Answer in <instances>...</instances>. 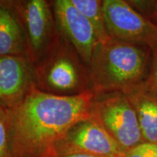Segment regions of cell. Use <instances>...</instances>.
I'll use <instances>...</instances> for the list:
<instances>
[{"label":"cell","instance_id":"13","mask_svg":"<svg viewBox=\"0 0 157 157\" xmlns=\"http://www.w3.org/2000/svg\"><path fill=\"white\" fill-rule=\"evenodd\" d=\"M0 157H15L12 146V122L10 109L0 103Z\"/></svg>","mask_w":157,"mask_h":157},{"label":"cell","instance_id":"11","mask_svg":"<svg viewBox=\"0 0 157 157\" xmlns=\"http://www.w3.org/2000/svg\"><path fill=\"white\" fill-rule=\"evenodd\" d=\"M125 95L136 111L143 139L157 143V94L140 85Z\"/></svg>","mask_w":157,"mask_h":157},{"label":"cell","instance_id":"2","mask_svg":"<svg viewBox=\"0 0 157 157\" xmlns=\"http://www.w3.org/2000/svg\"><path fill=\"white\" fill-rule=\"evenodd\" d=\"M146 63L137 44L111 38L98 45L88 65L90 89L96 95L128 93L140 85Z\"/></svg>","mask_w":157,"mask_h":157},{"label":"cell","instance_id":"1","mask_svg":"<svg viewBox=\"0 0 157 157\" xmlns=\"http://www.w3.org/2000/svg\"><path fill=\"white\" fill-rule=\"evenodd\" d=\"M97 95L93 90L74 95L42 91L35 84L10 109L15 157H51L55 146L78 121L93 116Z\"/></svg>","mask_w":157,"mask_h":157},{"label":"cell","instance_id":"7","mask_svg":"<svg viewBox=\"0 0 157 157\" xmlns=\"http://www.w3.org/2000/svg\"><path fill=\"white\" fill-rule=\"evenodd\" d=\"M56 154L78 152L99 157H123L124 150L93 116L78 121L55 146Z\"/></svg>","mask_w":157,"mask_h":157},{"label":"cell","instance_id":"10","mask_svg":"<svg viewBox=\"0 0 157 157\" xmlns=\"http://www.w3.org/2000/svg\"><path fill=\"white\" fill-rule=\"evenodd\" d=\"M26 41L14 1L0 0V56H25Z\"/></svg>","mask_w":157,"mask_h":157},{"label":"cell","instance_id":"9","mask_svg":"<svg viewBox=\"0 0 157 157\" xmlns=\"http://www.w3.org/2000/svg\"><path fill=\"white\" fill-rule=\"evenodd\" d=\"M34 84V67L26 56H0V103L12 109Z\"/></svg>","mask_w":157,"mask_h":157},{"label":"cell","instance_id":"3","mask_svg":"<svg viewBox=\"0 0 157 157\" xmlns=\"http://www.w3.org/2000/svg\"><path fill=\"white\" fill-rule=\"evenodd\" d=\"M34 77L37 88L55 95H74L91 90L87 65L61 34L34 66Z\"/></svg>","mask_w":157,"mask_h":157},{"label":"cell","instance_id":"5","mask_svg":"<svg viewBox=\"0 0 157 157\" xmlns=\"http://www.w3.org/2000/svg\"><path fill=\"white\" fill-rule=\"evenodd\" d=\"M93 114L124 151L140 143L143 137L136 111L125 94L111 93L96 100Z\"/></svg>","mask_w":157,"mask_h":157},{"label":"cell","instance_id":"17","mask_svg":"<svg viewBox=\"0 0 157 157\" xmlns=\"http://www.w3.org/2000/svg\"><path fill=\"white\" fill-rule=\"evenodd\" d=\"M52 157H54V156H52Z\"/></svg>","mask_w":157,"mask_h":157},{"label":"cell","instance_id":"12","mask_svg":"<svg viewBox=\"0 0 157 157\" xmlns=\"http://www.w3.org/2000/svg\"><path fill=\"white\" fill-rule=\"evenodd\" d=\"M71 3L83 14L93 27L98 42L103 44L111 39L105 28L102 9V1L99 0H71Z\"/></svg>","mask_w":157,"mask_h":157},{"label":"cell","instance_id":"15","mask_svg":"<svg viewBox=\"0 0 157 157\" xmlns=\"http://www.w3.org/2000/svg\"><path fill=\"white\" fill-rule=\"evenodd\" d=\"M151 90L157 94V52L155 54L151 75Z\"/></svg>","mask_w":157,"mask_h":157},{"label":"cell","instance_id":"14","mask_svg":"<svg viewBox=\"0 0 157 157\" xmlns=\"http://www.w3.org/2000/svg\"><path fill=\"white\" fill-rule=\"evenodd\" d=\"M123 157H157V143H140L125 151Z\"/></svg>","mask_w":157,"mask_h":157},{"label":"cell","instance_id":"4","mask_svg":"<svg viewBox=\"0 0 157 157\" xmlns=\"http://www.w3.org/2000/svg\"><path fill=\"white\" fill-rule=\"evenodd\" d=\"M14 2L24 29L25 56L34 67L60 38V33L56 28L52 3L46 0Z\"/></svg>","mask_w":157,"mask_h":157},{"label":"cell","instance_id":"16","mask_svg":"<svg viewBox=\"0 0 157 157\" xmlns=\"http://www.w3.org/2000/svg\"><path fill=\"white\" fill-rule=\"evenodd\" d=\"M52 156L54 157H99L95 155L84 154V153L78 152H68V153H61V154H55Z\"/></svg>","mask_w":157,"mask_h":157},{"label":"cell","instance_id":"8","mask_svg":"<svg viewBox=\"0 0 157 157\" xmlns=\"http://www.w3.org/2000/svg\"><path fill=\"white\" fill-rule=\"evenodd\" d=\"M52 2L60 34L74 47L82 61L88 66L100 44L93 27L71 0H56Z\"/></svg>","mask_w":157,"mask_h":157},{"label":"cell","instance_id":"6","mask_svg":"<svg viewBox=\"0 0 157 157\" xmlns=\"http://www.w3.org/2000/svg\"><path fill=\"white\" fill-rule=\"evenodd\" d=\"M102 9L109 36L135 44H157V26L137 13L127 2L104 0Z\"/></svg>","mask_w":157,"mask_h":157}]
</instances>
